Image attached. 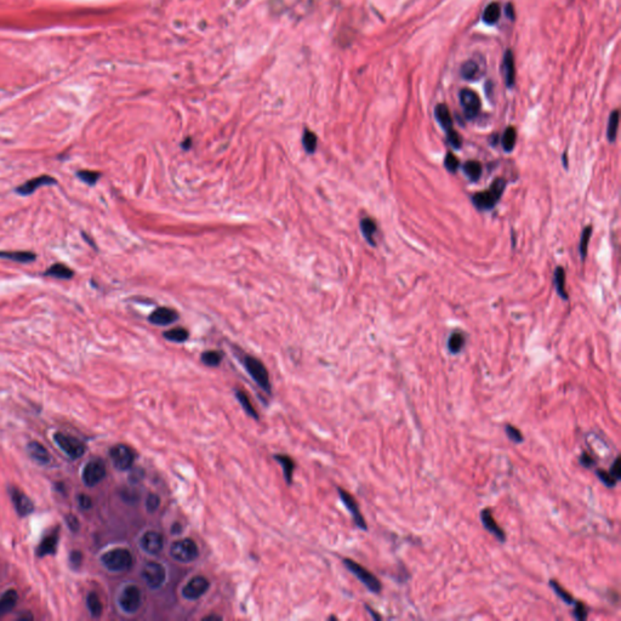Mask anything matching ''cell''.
I'll return each instance as SVG.
<instances>
[{
  "label": "cell",
  "mask_w": 621,
  "mask_h": 621,
  "mask_svg": "<svg viewBox=\"0 0 621 621\" xmlns=\"http://www.w3.org/2000/svg\"><path fill=\"white\" fill-rule=\"evenodd\" d=\"M132 561L134 560H132L131 552L128 549H122V547L109 550L101 557L103 567L113 573L128 572L132 566Z\"/></svg>",
  "instance_id": "cell-1"
},
{
  "label": "cell",
  "mask_w": 621,
  "mask_h": 621,
  "mask_svg": "<svg viewBox=\"0 0 621 621\" xmlns=\"http://www.w3.org/2000/svg\"><path fill=\"white\" fill-rule=\"evenodd\" d=\"M505 187H506V181L504 179H496L492 183L488 191L481 192V193H476L472 197V203L475 206H477L480 210H492L499 199L501 198L504 193Z\"/></svg>",
  "instance_id": "cell-2"
},
{
  "label": "cell",
  "mask_w": 621,
  "mask_h": 621,
  "mask_svg": "<svg viewBox=\"0 0 621 621\" xmlns=\"http://www.w3.org/2000/svg\"><path fill=\"white\" fill-rule=\"evenodd\" d=\"M344 564L345 567L347 568L348 570L353 574L356 578L362 582L364 586L368 588L369 591L375 594H378L381 592V590H382V585H381V582L378 579L372 574L371 572H369L368 569H365L364 567L360 566L359 563H357V562L348 560V558H346L344 560Z\"/></svg>",
  "instance_id": "cell-3"
},
{
  "label": "cell",
  "mask_w": 621,
  "mask_h": 621,
  "mask_svg": "<svg viewBox=\"0 0 621 621\" xmlns=\"http://www.w3.org/2000/svg\"><path fill=\"white\" fill-rule=\"evenodd\" d=\"M243 364L249 372V375L254 378V381L261 387L264 391L271 393V382L270 376H268V371L266 366L262 364L261 360L256 359V358L251 356H245L243 359Z\"/></svg>",
  "instance_id": "cell-4"
},
{
  "label": "cell",
  "mask_w": 621,
  "mask_h": 621,
  "mask_svg": "<svg viewBox=\"0 0 621 621\" xmlns=\"http://www.w3.org/2000/svg\"><path fill=\"white\" fill-rule=\"evenodd\" d=\"M170 556L181 563H189L196 561L199 556L197 544L192 539L177 540L170 547Z\"/></svg>",
  "instance_id": "cell-5"
},
{
  "label": "cell",
  "mask_w": 621,
  "mask_h": 621,
  "mask_svg": "<svg viewBox=\"0 0 621 621\" xmlns=\"http://www.w3.org/2000/svg\"><path fill=\"white\" fill-rule=\"evenodd\" d=\"M54 440L56 444L58 445V448H60L67 456H69L70 459H79V457H82L83 455H84L85 444L82 440L75 438V437L58 432L55 433Z\"/></svg>",
  "instance_id": "cell-6"
},
{
  "label": "cell",
  "mask_w": 621,
  "mask_h": 621,
  "mask_svg": "<svg viewBox=\"0 0 621 621\" xmlns=\"http://www.w3.org/2000/svg\"><path fill=\"white\" fill-rule=\"evenodd\" d=\"M118 602H119V607L124 613H136L142 604V594L140 588L136 586V585H128V586H125L122 591V593H120Z\"/></svg>",
  "instance_id": "cell-7"
},
{
  "label": "cell",
  "mask_w": 621,
  "mask_h": 621,
  "mask_svg": "<svg viewBox=\"0 0 621 621\" xmlns=\"http://www.w3.org/2000/svg\"><path fill=\"white\" fill-rule=\"evenodd\" d=\"M142 578L146 581L147 586L152 590H158L167 580V569L161 563L148 562L142 569Z\"/></svg>",
  "instance_id": "cell-8"
},
{
  "label": "cell",
  "mask_w": 621,
  "mask_h": 621,
  "mask_svg": "<svg viewBox=\"0 0 621 621\" xmlns=\"http://www.w3.org/2000/svg\"><path fill=\"white\" fill-rule=\"evenodd\" d=\"M106 477V465L101 459L90 460L84 466L82 472L83 482L85 486L95 487Z\"/></svg>",
  "instance_id": "cell-9"
},
{
  "label": "cell",
  "mask_w": 621,
  "mask_h": 621,
  "mask_svg": "<svg viewBox=\"0 0 621 621\" xmlns=\"http://www.w3.org/2000/svg\"><path fill=\"white\" fill-rule=\"evenodd\" d=\"M109 457H111L113 466L119 471H126V470L131 469L135 460L134 451L129 446L124 444L114 445L109 450Z\"/></svg>",
  "instance_id": "cell-10"
},
{
  "label": "cell",
  "mask_w": 621,
  "mask_h": 621,
  "mask_svg": "<svg viewBox=\"0 0 621 621\" xmlns=\"http://www.w3.org/2000/svg\"><path fill=\"white\" fill-rule=\"evenodd\" d=\"M460 105L462 107L466 119L473 120L481 111V100L478 95L471 89H462L460 91Z\"/></svg>",
  "instance_id": "cell-11"
},
{
  "label": "cell",
  "mask_w": 621,
  "mask_h": 621,
  "mask_svg": "<svg viewBox=\"0 0 621 621\" xmlns=\"http://www.w3.org/2000/svg\"><path fill=\"white\" fill-rule=\"evenodd\" d=\"M210 582L204 576H194L182 588V596L189 601L200 598L209 590Z\"/></svg>",
  "instance_id": "cell-12"
},
{
  "label": "cell",
  "mask_w": 621,
  "mask_h": 621,
  "mask_svg": "<svg viewBox=\"0 0 621 621\" xmlns=\"http://www.w3.org/2000/svg\"><path fill=\"white\" fill-rule=\"evenodd\" d=\"M338 490H339L340 498H341L342 502H344V505L346 506V508H347V510L350 511V513L352 514V518H353L354 523H356L357 527L362 529V530H368V525H366V522H365L364 517H363L362 513H360L359 506H358L356 499H354L353 496H352L348 492H346V490L341 489V488H339Z\"/></svg>",
  "instance_id": "cell-13"
},
{
  "label": "cell",
  "mask_w": 621,
  "mask_h": 621,
  "mask_svg": "<svg viewBox=\"0 0 621 621\" xmlns=\"http://www.w3.org/2000/svg\"><path fill=\"white\" fill-rule=\"evenodd\" d=\"M51 185H57V180H56L55 177L49 175H40L28 180V181L22 183L21 186H17L15 192H16L17 194H21V196H29V194H33L41 186Z\"/></svg>",
  "instance_id": "cell-14"
},
{
  "label": "cell",
  "mask_w": 621,
  "mask_h": 621,
  "mask_svg": "<svg viewBox=\"0 0 621 621\" xmlns=\"http://www.w3.org/2000/svg\"><path fill=\"white\" fill-rule=\"evenodd\" d=\"M140 546L144 552L149 555H157L163 550L164 546V537L161 533L154 530L147 531L140 540Z\"/></svg>",
  "instance_id": "cell-15"
},
{
  "label": "cell",
  "mask_w": 621,
  "mask_h": 621,
  "mask_svg": "<svg viewBox=\"0 0 621 621\" xmlns=\"http://www.w3.org/2000/svg\"><path fill=\"white\" fill-rule=\"evenodd\" d=\"M179 313L175 309L169 308V307H159L149 316L148 319L152 324L165 327V325L175 323L179 321Z\"/></svg>",
  "instance_id": "cell-16"
},
{
  "label": "cell",
  "mask_w": 621,
  "mask_h": 621,
  "mask_svg": "<svg viewBox=\"0 0 621 621\" xmlns=\"http://www.w3.org/2000/svg\"><path fill=\"white\" fill-rule=\"evenodd\" d=\"M481 520H482L483 527L486 528L489 533H492L494 536L500 541V542L504 544L505 541H506V534H505V530L500 527V525L498 524V522L494 519L492 511H490L489 508H484V510H482Z\"/></svg>",
  "instance_id": "cell-17"
},
{
  "label": "cell",
  "mask_w": 621,
  "mask_h": 621,
  "mask_svg": "<svg viewBox=\"0 0 621 621\" xmlns=\"http://www.w3.org/2000/svg\"><path fill=\"white\" fill-rule=\"evenodd\" d=\"M10 495L15 505V508H16L17 513H19L20 516L25 517L33 512V502H32V500L29 499L26 494H23L21 490L16 489V488H13V489L10 490Z\"/></svg>",
  "instance_id": "cell-18"
},
{
  "label": "cell",
  "mask_w": 621,
  "mask_h": 621,
  "mask_svg": "<svg viewBox=\"0 0 621 621\" xmlns=\"http://www.w3.org/2000/svg\"><path fill=\"white\" fill-rule=\"evenodd\" d=\"M27 451L29 456H31V459L35 461L37 463H39V465H47V463L50 462V460H51L50 452L47 451L45 446L39 442H35V440L28 443Z\"/></svg>",
  "instance_id": "cell-19"
},
{
  "label": "cell",
  "mask_w": 621,
  "mask_h": 621,
  "mask_svg": "<svg viewBox=\"0 0 621 621\" xmlns=\"http://www.w3.org/2000/svg\"><path fill=\"white\" fill-rule=\"evenodd\" d=\"M502 72H504L505 83L507 88H512L516 84V68H514V56L511 50H507L502 60Z\"/></svg>",
  "instance_id": "cell-20"
},
{
  "label": "cell",
  "mask_w": 621,
  "mask_h": 621,
  "mask_svg": "<svg viewBox=\"0 0 621 621\" xmlns=\"http://www.w3.org/2000/svg\"><path fill=\"white\" fill-rule=\"evenodd\" d=\"M57 544H58L57 531L47 534L45 537H43V540L40 541L39 546H38V556L44 557V556L55 554L56 549H57Z\"/></svg>",
  "instance_id": "cell-21"
},
{
  "label": "cell",
  "mask_w": 621,
  "mask_h": 621,
  "mask_svg": "<svg viewBox=\"0 0 621 621\" xmlns=\"http://www.w3.org/2000/svg\"><path fill=\"white\" fill-rule=\"evenodd\" d=\"M0 259L10 260V261L28 264L37 260V255L32 251H0Z\"/></svg>",
  "instance_id": "cell-22"
},
{
  "label": "cell",
  "mask_w": 621,
  "mask_h": 621,
  "mask_svg": "<svg viewBox=\"0 0 621 621\" xmlns=\"http://www.w3.org/2000/svg\"><path fill=\"white\" fill-rule=\"evenodd\" d=\"M434 115H436L437 122H438L439 125L445 130V132L452 130V118H451L450 111H449L448 106L444 105V103H439V105H437L436 109H434Z\"/></svg>",
  "instance_id": "cell-23"
},
{
  "label": "cell",
  "mask_w": 621,
  "mask_h": 621,
  "mask_svg": "<svg viewBox=\"0 0 621 621\" xmlns=\"http://www.w3.org/2000/svg\"><path fill=\"white\" fill-rule=\"evenodd\" d=\"M460 74L466 81H476V79H480V76L483 74V70H482L477 61L469 60L461 66Z\"/></svg>",
  "instance_id": "cell-24"
},
{
  "label": "cell",
  "mask_w": 621,
  "mask_h": 621,
  "mask_svg": "<svg viewBox=\"0 0 621 621\" xmlns=\"http://www.w3.org/2000/svg\"><path fill=\"white\" fill-rule=\"evenodd\" d=\"M44 276L57 278V279H70V278H73V276H74V272H73V270H70L67 265L58 262V264L50 266V267L44 272Z\"/></svg>",
  "instance_id": "cell-25"
},
{
  "label": "cell",
  "mask_w": 621,
  "mask_h": 621,
  "mask_svg": "<svg viewBox=\"0 0 621 621\" xmlns=\"http://www.w3.org/2000/svg\"><path fill=\"white\" fill-rule=\"evenodd\" d=\"M360 229H362V233H363V236H364V238L366 239V242H368L370 245H372V247H375L376 243H375L374 238L377 232L376 222H375V221L370 217L362 218V221H360Z\"/></svg>",
  "instance_id": "cell-26"
},
{
  "label": "cell",
  "mask_w": 621,
  "mask_h": 621,
  "mask_svg": "<svg viewBox=\"0 0 621 621\" xmlns=\"http://www.w3.org/2000/svg\"><path fill=\"white\" fill-rule=\"evenodd\" d=\"M500 16H501V8H500V4L499 3L493 2V3H490L486 9H484L483 15H482V20H483L484 23H487V25L493 26V25H495V23H498Z\"/></svg>",
  "instance_id": "cell-27"
},
{
  "label": "cell",
  "mask_w": 621,
  "mask_h": 621,
  "mask_svg": "<svg viewBox=\"0 0 621 621\" xmlns=\"http://www.w3.org/2000/svg\"><path fill=\"white\" fill-rule=\"evenodd\" d=\"M17 603V593L15 590H9L0 598V616L13 610Z\"/></svg>",
  "instance_id": "cell-28"
},
{
  "label": "cell",
  "mask_w": 621,
  "mask_h": 621,
  "mask_svg": "<svg viewBox=\"0 0 621 621\" xmlns=\"http://www.w3.org/2000/svg\"><path fill=\"white\" fill-rule=\"evenodd\" d=\"M274 459H276L278 462L282 465L285 481L288 482L289 484H291L292 475H294V470H295L294 461H292L291 457H289L288 455H280V454L274 455Z\"/></svg>",
  "instance_id": "cell-29"
},
{
  "label": "cell",
  "mask_w": 621,
  "mask_h": 621,
  "mask_svg": "<svg viewBox=\"0 0 621 621\" xmlns=\"http://www.w3.org/2000/svg\"><path fill=\"white\" fill-rule=\"evenodd\" d=\"M462 168H463V173L466 174V176L469 177L471 181H477L482 175V171H483L482 164L477 161L466 162Z\"/></svg>",
  "instance_id": "cell-30"
},
{
  "label": "cell",
  "mask_w": 621,
  "mask_h": 621,
  "mask_svg": "<svg viewBox=\"0 0 621 621\" xmlns=\"http://www.w3.org/2000/svg\"><path fill=\"white\" fill-rule=\"evenodd\" d=\"M466 339L465 335H463L462 333H459V331H456V333H452L450 335V338L448 340V350L450 353L452 354H456L459 353V352L462 350L463 346H465Z\"/></svg>",
  "instance_id": "cell-31"
},
{
  "label": "cell",
  "mask_w": 621,
  "mask_h": 621,
  "mask_svg": "<svg viewBox=\"0 0 621 621\" xmlns=\"http://www.w3.org/2000/svg\"><path fill=\"white\" fill-rule=\"evenodd\" d=\"M236 397L238 399V402L241 403L242 407H243L244 412L248 414V415L251 416L253 419L259 420V414L256 413L255 408H254V405L251 404L249 397H248V395L243 391H241V390H238V391L236 392Z\"/></svg>",
  "instance_id": "cell-32"
},
{
  "label": "cell",
  "mask_w": 621,
  "mask_h": 621,
  "mask_svg": "<svg viewBox=\"0 0 621 621\" xmlns=\"http://www.w3.org/2000/svg\"><path fill=\"white\" fill-rule=\"evenodd\" d=\"M516 140H517L516 129H514L513 126H508V128L505 130L504 135H502V138H501L502 148H504L505 152H512L514 146H516Z\"/></svg>",
  "instance_id": "cell-33"
},
{
  "label": "cell",
  "mask_w": 621,
  "mask_h": 621,
  "mask_svg": "<svg viewBox=\"0 0 621 621\" xmlns=\"http://www.w3.org/2000/svg\"><path fill=\"white\" fill-rule=\"evenodd\" d=\"M87 605L90 614L94 617H99L102 614V603L100 599L99 594L95 592H90L87 597Z\"/></svg>",
  "instance_id": "cell-34"
},
{
  "label": "cell",
  "mask_w": 621,
  "mask_h": 621,
  "mask_svg": "<svg viewBox=\"0 0 621 621\" xmlns=\"http://www.w3.org/2000/svg\"><path fill=\"white\" fill-rule=\"evenodd\" d=\"M555 285L560 296L564 298V300H567L568 294L566 291V272H564L561 266L556 268L555 271Z\"/></svg>",
  "instance_id": "cell-35"
},
{
  "label": "cell",
  "mask_w": 621,
  "mask_h": 621,
  "mask_svg": "<svg viewBox=\"0 0 621 621\" xmlns=\"http://www.w3.org/2000/svg\"><path fill=\"white\" fill-rule=\"evenodd\" d=\"M550 587H551L552 590H554V592L557 594V596L560 597V598L564 603H566V604L573 605L575 603L574 597H573L570 593H568V591L564 590V588L562 587L557 581L554 580V579H551V580H550Z\"/></svg>",
  "instance_id": "cell-36"
},
{
  "label": "cell",
  "mask_w": 621,
  "mask_h": 621,
  "mask_svg": "<svg viewBox=\"0 0 621 621\" xmlns=\"http://www.w3.org/2000/svg\"><path fill=\"white\" fill-rule=\"evenodd\" d=\"M189 334L188 331L186 329H183V328H175V329H171L169 331H165L164 333V338L167 340H169V341L173 342H177V344H181V342H185L186 340L188 339Z\"/></svg>",
  "instance_id": "cell-37"
},
{
  "label": "cell",
  "mask_w": 621,
  "mask_h": 621,
  "mask_svg": "<svg viewBox=\"0 0 621 621\" xmlns=\"http://www.w3.org/2000/svg\"><path fill=\"white\" fill-rule=\"evenodd\" d=\"M302 144L304 150H306L308 154H313V153L316 152V148H317V136H316V134H313L312 131L306 129L303 131Z\"/></svg>",
  "instance_id": "cell-38"
},
{
  "label": "cell",
  "mask_w": 621,
  "mask_h": 621,
  "mask_svg": "<svg viewBox=\"0 0 621 621\" xmlns=\"http://www.w3.org/2000/svg\"><path fill=\"white\" fill-rule=\"evenodd\" d=\"M76 177H78L82 182L87 183L89 186H94L96 185L99 179L101 177V173L93 170H81L76 173Z\"/></svg>",
  "instance_id": "cell-39"
},
{
  "label": "cell",
  "mask_w": 621,
  "mask_h": 621,
  "mask_svg": "<svg viewBox=\"0 0 621 621\" xmlns=\"http://www.w3.org/2000/svg\"><path fill=\"white\" fill-rule=\"evenodd\" d=\"M617 125H619V112L613 111L610 113V117H609L608 129H607V136H608L609 142L615 141V137H616V131H617Z\"/></svg>",
  "instance_id": "cell-40"
},
{
  "label": "cell",
  "mask_w": 621,
  "mask_h": 621,
  "mask_svg": "<svg viewBox=\"0 0 621 621\" xmlns=\"http://www.w3.org/2000/svg\"><path fill=\"white\" fill-rule=\"evenodd\" d=\"M222 360V353L218 351H206L202 354V362L208 366H218Z\"/></svg>",
  "instance_id": "cell-41"
},
{
  "label": "cell",
  "mask_w": 621,
  "mask_h": 621,
  "mask_svg": "<svg viewBox=\"0 0 621 621\" xmlns=\"http://www.w3.org/2000/svg\"><path fill=\"white\" fill-rule=\"evenodd\" d=\"M591 233H592V227H591V226H587L586 228L582 230V233H581L580 247H579V248H580V255H581V259L582 260H584L585 257H586L587 245H588V242H590Z\"/></svg>",
  "instance_id": "cell-42"
},
{
  "label": "cell",
  "mask_w": 621,
  "mask_h": 621,
  "mask_svg": "<svg viewBox=\"0 0 621 621\" xmlns=\"http://www.w3.org/2000/svg\"><path fill=\"white\" fill-rule=\"evenodd\" d=\"M505 432H506L508 439L511 440V442L516 443V444H519V443H522L524 438H523V434L517 427H514L512 425H506L505 426Z\"/></svg>",
  "instance_id": "cell-43"
},
{
  "label": "cell",
  "mask_w": 621,
  "mask_h": 621,
  "mask_svg": "<svg viewBox=\"0 0 621 621\" xmlns=\"http://www.w3.org/2000/svg\"><path fill=\"white\" fill-rule=\"evenodd\" d=\"M596 476H597V477H598V480L601 481L605 487L614 488L615 486H616L617 481L615 480L614 477H611L610 473L607 472V471H604V470H601V469L596 470Z\"/></svg>",
  "instance_id": "cell-44"
},
{
  "label": "cell",
  "mask_w": 621,
  "mask_h": 621,
  "mask_svg": "<svg viewBox=\"0 0 621 621\" xmlns=\"http://www.w3.org/2000/svg\"><path fill=\"white\" fill-rule=\"evenodd\" d=\"M573 614H574V617L576 620H579V621L586 620L587 615H588L586 605L580 601H576L574 603V611H573Z\"/></svg>",
  "instance_id": "cell-45"
},
{
  "label": "cell",
  "mask_w": 621,
  "mask_h": 621,
  "mask_svg": "<svg viewBox=\"0 0 621 621\" xmlns=\"http://www.w3.org/2000/svg\"><path fill=\"white\" fill-rule=\"evenodd\" d=\"M444 165L448 171H450V173H456L457 169H459L460 163H459V159L452 154V153H448V154L445 156Z\"/></svg>",
  "instance_id": "cell-46"
},
{
  "label": "cell",
  "mask_w": 621,
  "mask_h": 621,
  "mask_svg": "<svg viewBox=\"0 0 621 621\" xmlns=\"http://www.w3.org/2000/svg\"><path fill=\"white\" fill-rule=\"evenodd\" d=\"M446 136H448V142L450 143V146L452 147V148H455V149L461 148V146H462V140H461L460 135L457 134L454 129L446 132Z\"/></svg>",
  "instance_id": "cell-47"
},
{
  "label": "cell",
  "mask_w": 621,
  "mask_h": 621,
  "mask_svg": "<svg viewBox=\"0 0 621 621\" xmlns=\"http://www.w3.org/2000/svg\"><path fill=\"white\" fill-rule=\"evenodd\" d=\"M579 462H580V465L582 467H585V469H592V467L596 466V460L593 459V456L591 454H588L587 451H582L581 455L579 456Z\"/></svg>",
  "instance_id": "cell-48"
},
{
  "label": "cell",
  "mask_w": 621,
  "mask_h": 621,
  "mask_svg": "<svg viewBox=\"0 0 621 621\" xmlns=\"http://www.w3.org/2000/svg\"><path fill=\"white\" fill-rule=\"evenodd\" d=\"M159 504H161V499H159V496L156 495V494H149L148 498H147V501H146L147 511H148V512H154L157 508L159 507Z\"/></svg>",
  "instance_id": "cell-49"
},
{
  "label": "cell",
  "mask_w": 621,
  "mask_h": 621,
  "mask_svg": "<svg viewBox=\"0 0 621 621\" xmlns=\"http://www.w3.org/2000/svg\"><path fill=\"white\" fill-rule=\"evenodd\" d=\"M609 473H610L611 477H614L617 482L620 481V478H621V466H620V457L619 456L615 457L614 462L611 463L610 471H609Z\"/></svg>",
  "instance_id": "cell-50"
},
{
  "label": "cell",
  "mask_w": 621,
  "mask_h": 621,
  "mask_svg": "<svg viewBox=\"0 0 621 621\" xmlns=\"http://www.w3.org/2000/svg\"><path fill=\"white\" fill-rule=\"evenodd\" d=\"M83 561V555L79 551H73L69 556V563L70 566L74 568H79Z\"/></svg>",
  "instance_id": "cell-51"
},
{
  "label": "cell",
  "mask_w": 621,
  "mask_h": 621,
  "mask_svg": "<svg viewBox=\"0 0 621 621\" xmlns=\"http://www.w3.org/2000/svg\"><path fill=\"white\" fill-rule=\"evenodd\" d=\"M78 502H79V505H81V507L84 508V510H88V508H90L91 505H93V501H91V499L89 498L88 495H85V494H82V495H79Z\"/></svg>",
  "instance_id": "cell-52"
},
{
  "label": "cell",
  "mask_w": 621,
  "mask_h": 621,
  "mask_svg": "<svg viewBox=\"0 0 621 621\" xmlns=\"http://www.w3.org/2000/svg\"><path fill=\"white\" fill-rule=\"evenodd\" d=\"M67 522H68V524H69V527L73 529V530H75V529L78 528L79 522H78V519L75 518V517L69 516V517H68V518H67Z\"/></svg>",
  "instance_id": "cell-53"
},
{
  "label": "cell",
  "mask_w": 621,
  "mask_h": 621,
  "mask_svg": "<svg viewBox=\"0 0 621 621\" xmlns=\"http://www.w3.org/2000/svg\"><path fill=\"white\" fill-rule=\"evenodd\" d=\"M506 15H507V17L511 21L514 20V10H513L512 4H507V7H506Z\"/></svg>",
  "instance_id": "cell-54"
},
{
  "label": "cell",
  "mask_w": 621,
  "mask_h": 621,
  "mask_svg": "<svg viewBox=\"0 0 621 621\" xmlns=\"http://www.w3.org/2000/svg\"><path fill=\"white\" fill-rule=\"evenodd\" d=\"M204 621H218V620H222V617L217 616V615H209V616H205L203 619Z\"/></svg>",
  "instance_id": "cell-55"
},
{
  "label": "cell",
  "mask_w": 621,
  "mask_h": 621,
  "mask_svg": "<svg viewBox=\"0 0 621 621\" xmlns=\"http://www.w3.org/2000/svg\"><path fill=\"white\" fill-rule=\"evenodd\" d=\"M365 608H366V609H368V611H369V613H370V614H371V616H372V619H375V620H380V619H381V616H380V615H378V614H376V613H375V610H372V609H371L370 607H368V605H365Z\"/></svg>",
  "instance_id": "cell-56"
},
{
  "label": "cell",
  "mask_w": 621,
  "mask_h": 621,
  "mask_svg": "<svg viewBox=\"0 0 621 621\" xmlns=\"http://www.w3.org/2000/svg\"><path fill=\"white\" fill-rule=\"evenodd\" d=\"M191 146H192V140L191 138H186L185 142L182 143V148L188 150L189 148H191Z\"/></svg>",
  "instance_id": "cell-57"
},
{
  "label": "cell",
  "mask_w": 621,
  "mask_h": 621,
  "mask_svg": "<svg viewBox=\"0 0 621 621\" xmlns=\"http://www.w3.org/2000/svg\"><path fill=\"white\" fill-rule=\"evenodd\" d=\"M83 237H84V239H85V242H87V243H89V244H90V245H91V247H93V248H94V249H97V248H96V245H95V243H94V242H93V241H91V239H90V237H89V236H87V235H85V233H83Z\"/></svg>",
  "instance_id": "cell-58"
},
{
  "label": "cell",
  "mask_w": 621,
  "mask_h": 621,
  "mask_svg": "<svg viewBox=\"0 0 621 621\" xmlns=\"http://www.w3.org/2000/svg\"><path fill=\"white\" fill-rule=\"evenodd\" d=\"M171 531H173L174 534L180 533V531H181V525H180L179 523H176V524L173 527V529H171Z\"/></svg>",
  "instance_id": "cell-59"
}]
</instances>
